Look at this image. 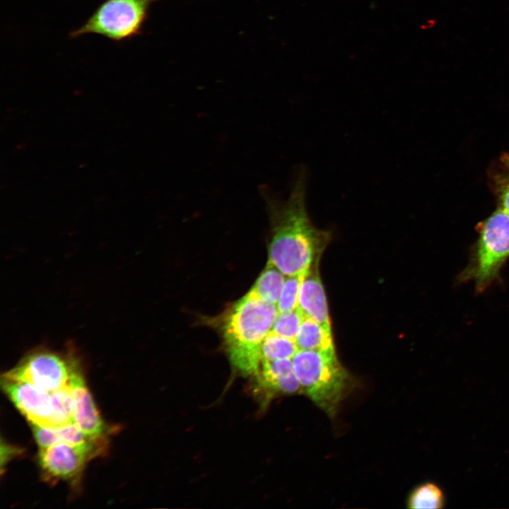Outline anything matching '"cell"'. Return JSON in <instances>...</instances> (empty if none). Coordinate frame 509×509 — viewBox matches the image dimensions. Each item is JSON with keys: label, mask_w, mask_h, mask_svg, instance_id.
<instances>
[{"label": "cell", "mask_w": 509, "mask_h": 509, "mask_svg": "<svg viewBox=\"0 0 509 509\" xmlns=\"http://www.w3.org/2000/svg\"><path fill=\"white\" fill-rule=\"evenodd\" d=\"M272 226L269 262L286 276L305 274L318 264L330 238L315 228L306 210V175L300 172L286 201L264 192Z\"/></svg>", "instance_id": "1"}, {"label": "cell", "mask_w": 509, "mask_h": 509, "mask_svg": "<svg viewBox=\"0 0 509 509\" xmlns=\"http://www.w3.org/2000/svg\"><path fill=\"white\" fill-rule=\"evenodd\" d=\"M279 310L250 291L233 306L223 324L230 361L244 375H255L262 362V345Z\"/></svg>", "instance_id": "2"}, {"label": "cell", "mask_w": 509, "mask_h": 509, "mask_svg": "<svg viewBox=\"0 0 509 509\" xmlns=\"http://www.w3.org/2000/svg\"><path fill=\"white\" fill-rule=\"evenodd\" d=\"M291 361L302 392L329 416H334L352 385L335 351L298 349Z\"/></svg>", "instance_id": "3"}, {"label": "cell", "mask_w": 509, "mask_h": 509, "mask_svg": "<svg viewBox=\"0 0 509 509\" xmlns=\"http://www.w3.org/2000/svg\"><path fill=\"white\" fill-rule=\"evenodd\" d=\"M156 1L105 0L70 37L95 34L115 42L129 40L141 33L150 6Z\"/></svg>", "instance_id": "4"}, {"label": "cell", "mask_w": 509, "mask_h": 509, "mask_svg": "<svg viewBox=\"0 0 509 509\" xmlns=\"http://www.w3.org/2000/svg\"><path fill=\"white\" fill-rule=\"evenodd\" d=\"M80 365L78 356L70 347L65 352L37 349L25 355L1 377L54 392L67 386L72 373Z\"/></svg>", "instance_id": "5"}, {"label": "cell", "mask_w": 509, "mask_h": 509, "mask_svg": "<svg viewBox=\"0 0 509 509\" xmlns=\"http://www.w3.org/2000/svg\"><path fill=\"white\" fill-rule=\"evenodd\" d=\"M508 257L509 213L499 208L479 226L474 263L467 271L476 288H486Z\"/></svg>", "instance_id": "6"}, {"label": "cell", "mask_w": 509, "mask_h": 509, "mask_svg": "<svg viewBox=\"0 0 509 509\" xmlns=\"http://www.w3.org/2000/svg\"><path fill=\"white\" fill-rule=\"evenodd\" d=\"M105 446V441L85 446L60 442L40 449L39 464L48 479L73 480L80 475L88 461L103 452Z\"/></svg>", "instance_id": "7"}, {"label": "cell", "mask_w": 509, "mask_h": 509, "mask_svg": "<svg viewBox=\"0 0 509 509\" xmlns=\"http://www.w3.org/2000/svg\"><path fill=\"white\" fill-rule=\"evenodd\" d=\"M3 390L30 424L60 427L51 392L33 384L1 377Z\"/></svg>", "instance_id": "8"}, {"label": "cell", "mask_w": 509, "mask_h": 509, "mask_svg": "<svg viewBox=\"0 0 509 509\" xmlns=\"http://www.w3.org/2000/svg\"><path fill=\"white\" fill-rule=\"evenodd\" d=\"M81 365L72 373L68 386L74 401V422L89 438L105 440V425L86 385Z\"/></svg>", "instance_id": "9"}, {"label": "cell", "mask_w": 509, "mask_h": 509, "mask_svg": "<svg viewBox=\"0 0 509 509\" xmlns=\"http://www.w3.org/2000/svg\"><path fill=\"white\" fill-rule=\"evenodd\" d=\"M255 376L257 389L267 401L278 394H291L302 392L291 359L262 360Z\"/></svg>", "instance_id": "10"}, {"label": "cell", "mask_w": 509, "mask_h": 509, "mask_svg": "<svg viewBox=\"0 0 509 509\" xmlns=\"http://www.w3.org/2000/svg\"><path fill=\"white\" fill-rule=\"evenodd\" d=\"M317 268L318 264L315 265L305 274L297 308L304 317L312 319L331 329L326 295Z\"/></svg>", "instance_id": "11"}, {"label": "cell", "mask_w": 509, "mask_h": 509, "mask_svg": "<svg viewBox=\"0 0 509 509\" xmlns=\"http://www.w3.org/2000/svg\"><path fill=\"white\" fill-rule=\"evenodd\" d=\"M295 342L300 350L335 351L331 329L308 317L303 319Z\"/></svg>", "instance_id": "12"}, {"label": "cell", "mask_w": 509, "mask_h": 509, "mask_svg": "<svg viewBox=\"0 0 509 509\" xmlns=\"http://www.w3.org/2000/svg\"><path fill=\"white\" fill-rule=\"evenodd\" d=\"M284 274L268 261L250 291L265 302L277 304L285 281Z\"/></svg>", "instance_id": "13"}, {"label": "cell", "mask_w": 509, "mask_h": 509, "mask_svg": "<svg viewBox=\"0 0 509 509\" xmlns=\"http://www.w3.org/2000/svg\"><path fill=\"white\" fill-rule=\"evenodd\" d=\"M445 505V496L439 486L426 482L416 487L407 500L409 508H440Z\"/></svg>", "instance_id": "14"}, {"label": "cell", "mask_w": 509, "mask_h": 509, "mask_svg": "<svg viewBox=\"0 0 509 509\" xmlns=\"http://www.w3.org/2000/svg\"><path fill=\"white\" fill-rule=\"evenodd\" d=\"M298 350L295 341L271 331L262 345V360L291 359Z\"/></svg>", "instance_id": "15"}, {"label": "cell", "mask_w": 509, "mask_h": 509, "mask_svg": "<svg viewBox=\"0 0 509 509\" xmlns=\"http://www.w3.org/2000/svg\"><path fill=\"white\" fill-rule=\"evenodd\" d=\"M304 316L298 309L279 312L271 331L280 336L295 341Z\"/></svg>", "instance_id": "16"}, {"label": "cell", "mask_w": 509, "mask_h": 509, "mask_svg": "<svg viewBox=\"0 0 509 509\" xmlns=\"http://www.w3.org/2000/svg\"><path fill=\"white\" fill-rule=\"evenodd\" d=\"M305 274L287 276L276 304L279 312L296 309L298 305L299 293Z\"/></svg>", "instance_id": "17"}, {"label": "cell", "mask_w": 509, "mask_h": 509, "mask_svg": "<svg viewBox=\"0 0 509 509\" xmlns=\"http://www.w3.org/2000/svg\"><path fill=\"white\" fill-rule=\"evenodd\" d=\"M33 435L40 448H46L60 443L56 428L31 424Z\"/></svg>", "instance_id": "18"}, {"label": "cell", "mask_w": 509, "mask_h": 509, "mask_svg": "<svg viewBox=\"0 0 509 509\" xmlns=\"http://www.w3.org/2000/svg\"><path fill=\"white\" fill-rule=\"evenodd\" d=\"M1 469L3 468V466L6 463L8 460L13 457H14L15 455H18L21 453V450H18V448L14 446H11L7 443H4L3 441H1Z\"/></svg>", "instance_id": "19"}, {"label": "cell", "mask_w": 509, "mask_h": 509, "mask_svg": "<svg viewBox=\"0 0 509 509\" xmlns=\"http://www.w3.org/2000/svg\"><path fill=\"white\" fill-rule=\"evenodd\" d=\"M501 208L509 213V184L505 186L501 192Z\"/></svg>", "instance_id": "20"}, {"label": "cell", "mask_w": 509, "mask_h": 509, "mask_svg": "<svg viewBox=\"0 0 509 509\" xmlns=\"http://www.w3.org/2000/svg\"><path fill=\"white\" fill-rule=\"evenodd\" d=\"M503 158H504L503 161L508 170V175H509V156H507L506 157H504Z\"/></svg>", "instance_id": "21"}]
</instances>
